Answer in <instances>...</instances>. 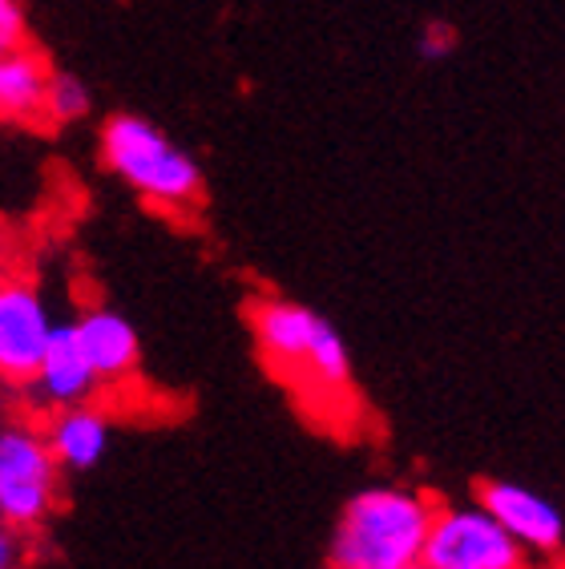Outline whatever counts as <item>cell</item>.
<instances>
[{"label":"cell","instance_id":"14","mask_svg":"<svg viewBox=\"0 0 565 569\" xmlns=\"http://www.w3.org/2000/svg\"><path fill=\"white\" fill-rule=\"evenodd\" d=\"M457 49V33L448 24H428L420 33V57L424 61H436V57H448Z\"/></svg>","mask_w":565,"mask_h":569},{"label":"cell","instance_id":"6","mask_svg":"<svg viewBox=\"0 0 565 569\" xmlns=\"http://www.w3.org/2000/svg\"><path fill=\"white\" fill-rule=\"evenodd\" d=\"M53 328L57 323L33 274L0 267V383L21 392L33 380Z\"/></svg>","mask_w":565,"mask_h":569},{"label":"cell","instance_id":"18","mask_svg":"<svg viewBox=\"0 0 565 569\" xmlns=\"http://www.w3.org/2000/svg\"><path fill=\"white\" fill-rule=\"evenodd\" d=\"M408 569H424V566H420V561H416V566H408Z\"/></svg>","mask_w":565,"mask_h":569},{"label":"cell","instance_id":"17","mask_svg":"<svg viewBox=\"0 0 565 569\" xmlns=\"http://www.w3.org/2000/svg\"><path fill=\"white\" fill-rule=\"evenodd\" d=\"M4 53H9V44H4V41H0V57H4Z\"/></svg>","mask_w":565,"mask_h":569},{"label":"cell","instance_id":"7","mask_svg":"<svg viewBox=\"0 0 565 569\" xmlns=\"http://www.w3.org/2000/svg\"><path fill=\"white\" fill-rule=\"evenodd\" d=\"M477 505L525 553H537V558H557L562 553V509L554 501H545L542 493H533V489L513 481H485L477 489Z\"/></svg>","mask_w":565,"mask_h":569},{"label":"cell","instance_id":"8","mask_svg":"<svg viewBox=\"0 0 565 569\" xmlns=\"http://www.w3.org/2000/svg\"><path fill=\"white\" fill-rule=\"evenodd\" d=\"M101 383L89 368L86 351L77 343L73 323H57L49 343H44V356L37 363L33 380L24 383L21 392H29L33 408H44V412H57V408H73V405H89L93 392Z\"/></svg>","mask_w":565,"mask_h":569},{"label":"cell","instance_id":"2","mask_svg":"<svg viewBox=\"0 0 565 569\" xmlns=\"http://www.w3.org/2000/svg\"><path fill=\"white\" fill-rule=\"evenodd\" d=\"M436 497L404 485L356 493L331 537V569H408L420 561Z\"/></svg>","mask_w":565,"mask_h":569},{"label":"cell","instance_id":"16","mask_svg":"<svg viewBox=\"0 0 565 569\" xmlns=\"http://www.w3.org/2000/svg\"><path fill=\"white\" fill-rule=\"evenodd\" d=\"M4 251H9V230L0 222V267H4Z\"/></svg>","mask_w":565,"mask_h":569},{"label":"cell","instance_id":"3","mask_svg":"<svg viewBox=\"0 0 565 569\" xmlns=\"http://www.w3.org/2000/svg\"><path fill=\"white\" fill-rule=\"evenodd\" d=\"M101 162L162 214H195L202 202V170L153 121L118 113L101 126Z\"/></svg>","mask_w":565,"mask_h":569},{"label":"cell","instance_id":"12","mask_svg":"<svg viewBox=\"0 0 565 569\" xmlns=\"http://www.w3.org/2000/svg\"><path fill=\"white\" fill-rule=\"evenodd\" d=\"M89 113V89L81 77L73 73H49V89H44V121L49 126H69Z\"/></svg>","mask_w":565,"mask_h":569},{"label":"cell","instance_id":"5","mask_svg":"<svg viewBox=\"0 0 565 569\" xmlns=\"http://www.w3.org/2000/svg\"><path fill=\"white\" fill-rule=\"evenodd\" d=\"M424 569H529V553L480 505L436 501L420 549Z\"/></svg>","mask_w":565,"mask_h":569},{"label":"cell","instance_id":"11","mask_svg":"<svg viewBox=\"0 0 565 569\" xmlns=\"http://www.w3.org/2000/svg\"><path fill=\"white\" fill-rule=\"evenodd\" d=\"M49 73V61L29 44H17L0 57V118L17 126H41Z\"/></svg>","mask_w":565,"mask_h":569},{"label":"cell","instance_id":"1","mask_svg":"<svg viewBox=\"0 0 565 569\" xmlns=\"http://www.w3.org/2000/svg\"><path fill=\"white\" fill-rule=\"evenodd\" d=\"M247 319L262 368L287 388L295 408L324 432L356 437L364 428V396L339 331L311 307L282 296H255Z\"/></svg>","mask_w":565,"mask_h":569},{"label":"cell","instance_id":"9","mask_svg":"<svg viewBox=\"0 0 565 569\" xmlns=\"http://www.w3.org/2000/svg\"><path fill=\"white\" fill-rule=\"evenodd\" d=\"M73 336L86 351L98 383H126L138 372V331L109 307H89L73 323Z\"/></svg>","mask_w":565,"mask_h":569},{"label":"cell","instance_id":"4","mask_svg":"<svg viewBox=\"0 0 565 569\" xmlns=\"http://www.w3.org/2000/svg\"><path fill=\"white\" fill-rule=\"evenodd\" d=\"M61 501V465L29 420L0 428V529L37 533Z\"/></svg>","mask_w":565,"mask_h":569},{"label":"cell","instance_id":"15","mask_svg":"<svg viewBox=\"0 0 565 569\" xmlns=\"http://www.w3.org/2000/svg\"><path fill=\"white\" fill-rule=\"evenodd\" d=\"M17 561H21V541L17 533L0 529V569H17Z\"/></svg>","mask_w":565,"mask_h":569},{"label":"cell","instance_id":"13","mask_svg":"<svg viewBox=\"0 0 565 569\" xmlns=\"http://www.w3.org/2000/svg\"><path fill=\"white\" fill-rule=\"evenodd\" d=\"M0 41L9 44V49L29 44V21H24L21 0H0Z\"/></svg>","mask_w":565,"mask_h":569},{"label":"cell","instance_id":"10","mask_svg":"<svg viewBox=\"0 0 565 569\" xmlns=\"http://www.w3.org/2000/svg\"><path fill=\"white\" fill-rule=\"evenodd\" d=\"M41 437L61 469H93L109 449V417L93 405L57 408L49 412Z\"/></svg>","mask_w":565,"mask_h":569}]
</instances>
